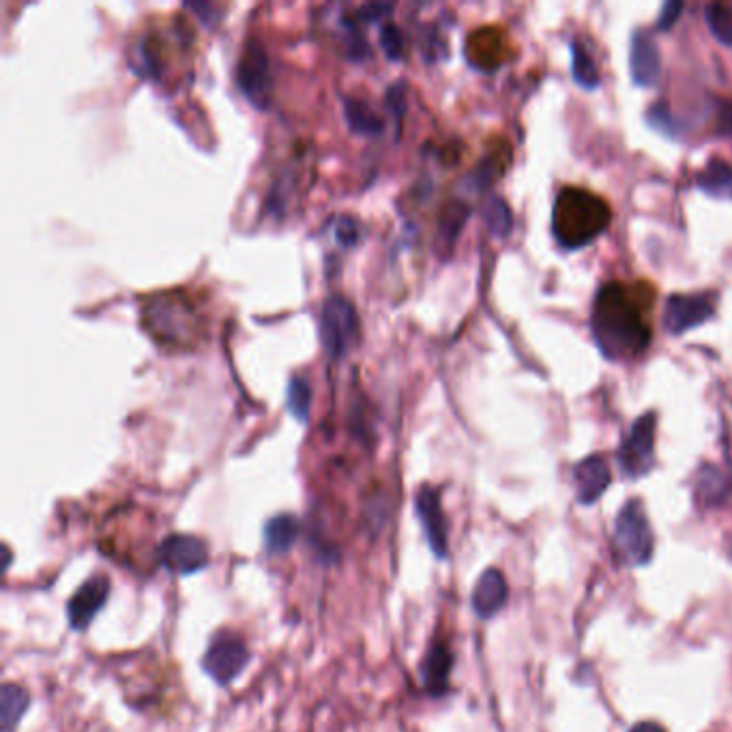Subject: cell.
Instances as JSON below:
<instances>
[{"instance_id": "cell-1", "label": "cell", "mask_w": 732, "mask_h": 732, "mask_svg": "<svg viewBox=\"0 0 732 732\" xmlns=\"http://www.w3.org/2000/svg\"><path fill=\"white\" fill-rule=\"evenodd\" d=\"M655 288L649 282H610L593 303V338L608 359H632L651 342V307Z\"/></svg>"}, {"instance_id": "cell-2", "label": "cell", "mask_w": 732, "mask_h": 732, "mask_svg": "<svg viewBox=\"0 0 732 732\" xmlns=\"http://www.w3.org/2000/svg\"><path fill=\"white\" fill-rule=\"evenodd\" d=\"M610 204L587 187H563L554 200L552 232L565 250L595 241L610 226Z\"/></svg>"}, {"instance_id": "cell-3", "label": "cell", "mask_w": 732, "mask_h": 732, "mask_svg": "<svg viewBox=\"0 0 732 732\" xmlns=\"http://www.w3.org/2000/svg\"><path fill=\"white\" fill-rule=\"evenodd\" d=\"M142 327L155 344L172 350L189 348L200 340V316L181 290L159 292L142 305Z\"/></svg>"}, {"instance_id": "cell-4", "label": "cell", "mask_w": 732, "mask_h": 732, "mask_svg": "<svg viewBox=\"0 0 732 732\" xmlns=\"http://www.w3.org/2000/svg\"><path fill=\"white\" fill-rule=\"evenodd\" d=\"M655 537L638 499L627 501L619 511L612 533V554L623 567H642L651 561Z\"/></svg>"}, {"instance_id": "cell-5", "label": "cell", "mask_w": 732, "mask_h": 732, "mask_svg": "<svg viewBox=\"0 0 732 732\" xmlns=\"http://www.w3.org/2000/svg\"><path fill=\"white\" fill-rule=\"evenodd\" d=\"M359 316L342 295H331L320 310V338L331 359H344L359 342Z\"/></svg>"}, {"instance_id": "cell-6", "label": "cell", "mask_w": 732, "mask_h": 732, "mask_svg": "<svg viewBox=\"0 0 732 732\" xmlns=\"http://www.w3.org/2000/svg\"><path fill=\"white\" fill-rule=\"evenodd\" d=\"M250 664V649L245 640L234 632H219L207 653L202 657V668L217 685H230Z\"/></svg>"}, {"instance_id": "cell-7", "label": "cell", "mask_w": 732, "mask_h": 732, "mask_svg": "<svg viewBox=\"0 0 732 732\" xmlns=\"http://www.w3.org/2000/svg\"><path fill=\"white\" fill-rule=\"evenodd\" d=\"M655 413H644L634 421L619 449V464L625 477L640 479L655 464Z\"/></svg>"}, {"instance_id": "cell-8", "label": "cell", "mask_w": 732, "mask_h": 732, "mask_svg": "<svg viewBox=\"0 0 732 732\" xmlns=\"http://www.w3.org/2000/svg\"><path fill=\"white\" fill-rule=\"evenodd\" d=\"M239 89L256 108H269L273 99V73L269 58L258 43H247L239 63Z\"/></svg>"}, {"instance_id": "cell-9", "label": "cell", "mask_w": 732, "mask_h": 732, "mask_svg": "<svg viewBox=\"0 0 732 732\" xmlns=\"http://www.w3.org/2000/svg\"><path fill=\"white\" fill-rule=\"evenodd\" d=\"M159 563L168 572L179 576H192L209 565V548L196 535L174 533L161 541L157 548Z\"/></svg>"}, {"instance_id": "cell-10", "label": "cell", "mask_w": 732, "mask_h": 732, "mask_svg": "<svg viewBox=\"0 0 732 732\" xmlns=\"http://www.w3.org/2000/svg\"><path fill=\"white\" fill-rule=\"evenodd\" d=\"M466 56L481 71H496L511 58V43L499 26H481L468 35Z\"/></svg>"}, {"instance_id": "cell-11", "label": "cell", "mask_w": 732, "mask_h": 732, "mask_svg": "<svg viewBox=\"0 0 732 732\" xmlns=\"http://www.w3.org/2000/svg\"><path fill=\"white\" fill-rule=\"evenodd\" d=\"M415 511L434 556L436 559H447V518L441 505V492L432 486H421L415 496Z\"/></svg>"}, {"instance_id": "cell-12", "label": "cell", "mask_w": 732, "mask_h": 732, "mask_svg": "<svg viewBox=\"0 0 732 732\" xmlns=\"http://www.w3.org/2000/svg\"><path fill=\"white\" fill-rule=\"evenodd\" d=\"M110 589L112 587L108 576H93L73 593L67 604V619L73 632H84L95 621L101 608L108 602Z\"/></svg>"}, {"instance_id": "cell-13", "label": "cell", "mask_w": 732, "mask_h": 732, "mask_svg": "<svg viewBox=\"0 0 732 732\" xmlns=\"http://www.w3.org/2000/svg\"><path fill=\"white\" fill-rule=\"evenodd\" d=\"M711 295H672L664 307V325L672 335L700 327L713 316Z\"/></svg>"}, {"instance_id": "cell-14", "label": "cell", "mask_w": 732, "mask_h": 732, "mask_svg": "<svg viewBox=\"0 0 732 732\" xmlns=\"http://www.w3.org/2000/svg\"><path fill=\"white\" fill-rule=\"evenodd\" d=\"M629 69H632V80L638 86H651L657 84L662 73V61H660V50H657V43L649 33L638 31L632 37V52H629Z\"/></svg>"}, {"instance_id": "cell-15", "label": "cell", "mask_w": 732, "mask_h": 732, "mask_svg": "<svg viewBox=\"0 0 732 732\" xmlns=\"http://www.w3.org/2000/svg\"><path fill=\"white\" fill-rule=\"evenodd\" d=\"M574 479H576L578 503L593 505L599 501V496L608 490L612 475L602 456H589L576 464Z\"/></svg>"}, {"instance_id": "cell-16", "label": "cell", "mask_w": 732, "mask_h": 732, "mask_svg": "<svg viewBox=\"0 0 732 732\" xmlns=\"http://www.w3.org/2000/svg\"><path fill=\"white\" fill-rule=\"evenodd\" d=\"M507 604V582L499 569H486L473 589V610L479 619H492Z\"/></svg>"}, {"instance_id": "cell-17", "label": "cell", "mask_w": 732, "mask_h": 732, "mask_svg": "<svg viewBox=\"0 0 732 732\" xmlns=\"http://www.w3.org/2000/svg\"><path fill=\"white\" fill-rule=\"evenodd\" d=\"M453 668V655L447 644L436 642L428 649L421 664V681L430 696L441 698L449 692V675Z\"/></svg>"}, {"instance_id": "cell-18", "label": "cell", "mask_w": 732, "mask_h": 732, "mask_svg": "<svg viewBox=\"0 0 732 732\" xmlns=\"http://www.w3.org/2000/svg\"><path fill=\"white\" fill-rule=\"evenodd\" d=\"M696 185L702 192L713 196L730 200L732 198V166H728L724 159L713 157L709 164L698 172Z\"/></svg>"}, {"instance_id": "cell-19", "label": "cell", "mask_w": 732, "mask_h": 732, "mask_svg": "<svg viewBox=\"0 0 732 732\" xmlns=\"http://www.w3.org/2000/svg\"><path fill=\"white\" fill-rule=\"evenodd\" d=\"M299 520L292 514H280L267 522L265 526V548L269 554L288 552L299 537Z\"/></svg>"}, {"instance_id": "cell-20", "label": "cell", "mask_w": 732, "mask_h": 732, "mask_svg": "<svg viewBox=\"0 0 732 732\" xmlns=\"http://www.w3.org/2000/svg\"><path fill=\"white\" fill-rule=\"evenodd\" d=\"M28 707H31V696H28L24 687L5 683L3 690H0V724H3V732H11L16 728Z\"/></svg>"}, {"instance_id": "cell-21", "label": "cell", "mask_w": 732, "mask_h": 732, "mask_svg": "<svg viewBox=\"0 0 732 732\" xmlns=\"http://www.w3.org/2000/svg\"><path fill=\"white\" fill-rule=\"evenodd\" d=\"M344 116H346L348 127L359 136L376 138L383 134V129H385L383 119H380L370 104H365V101H361V99H346Z\"/></svg>"}, {"instance_id": "cell-22", "label": "cell", "mask_w": 732, "mask_h": 732, "mask_svg": "<svg viewBox=\"0 0 732 732\" xmlns=\"http://www.w3.org/2000/svg\"><path fill=\"white\" fill-rule=\"evenodd\" d=\"M728 496V479L715 466H702L698 473V499L707 505L722 503Z\"/></svg>"}, {"instance_id": "cell-23", "label": "cell", "mask_w": 732, "mask_h": 732, "mask_svg": "<svg viewBox=\"0 0 732 732\" xmlns=\"http://www.w3.org/2000/svg\"><path fill=\"white\" fill-rule=\"evenodd\" d=\"M572 73L582 89H597L599 86V71L595 61L580 41H572Z\"/></svg>"}, {"instance_id": "cell-24", "label": "cell", "mask_w": 732, "mask_h": 732, "mask_svg": "<svg viewBox=\"0 0 732 732\" xmlns=\"http://www.w3.org/2000/svg\"><path fill=\"white\" fill-rule=\"evenodd\" d=\"M468 219V207L464 202H451L441 215V226H438V239L445 245H453L458 239L460 230L464 228Z\"/></svg>"}, {"instance_id": "cell-25", "label": "cell", "mask_w": 732, "mask_h": 732, "mask_svg": "<svg viewBox=\"0 0 732 732\" xmlns=\"http://www.w3.org/2000/svg\"><path fill=\"white\" fill-rule=\"evenodd\" d=\"M288 411L290 415L299 419V421H307L310 417V408H312V387L307 383L305 378L297 376L292 378L288 383Z\"/></svg>"}, {"instance_id": "cell-26", "label": "cell", "mask_w": 732, "mask_h": 732, "mask_svg": "<svg viewBox=\"0 0 732 732\" xmlns=\"http://www.w3.org/2000/svg\"><path fill=\"white\" fill-rule=\"evenodd\" d=\"M483 217H486L488 230L494 234V237H507L511 232V224H514V217H511V209L509 204L503 198H490L486 204V211H483Z\"/></svg>"}, {"instance_id": "cell-27", "label": "cell", "mask_w": 732, "mask_h": 732, "mask_svg": "<svg viewBox=\"0 0 732 732\" xmlns=\"http://www.w3.org/2000/svg\"><path fill=\"white\" fill-rule=\"evenodd\" d=\"M705 20L717 41L724 43V46H732V9L730 7L720 5V3L707 5Z\"/></svg>"}, {"instance_id": "cell-28", "label": "cell", "mask_w": 732, "mask_h": 732, "mask_svg": "<svg viewBox=\"0 0 732 732\" xmlns=\"http://www.w3.org/2000/svg\"><path fill=\"white\" fill-rule=\"evenodd\" d=\"M380 46H383L387 58H391V61H400L404 56V35L400 28L395 24H385L380 28Z\"/></svg>"}, {"instance_id": "cell-29", "label": "cell", "mask_w": 732, "mask_h": 732, "mask_svg": "<svg viewBox=\"0 0 732 732\" xmlns=\"http://www.w3.org/2000/svg\"><path fill=\"white\" fill-rule=\"evenodd\" d=\"M647 119H649V125L655 127L657 131H662V134L675 136L679 131V123L675 121V116L670 114V108L666 104H662V101L647 112Z\"/></svg>"}, {"instance_id": "cell-30", "label": "cell", "mask_w": 732, "mask_h": 732, "mask_svg": "<svg viewBox=\"0 0 732 732\" xmlns=\"http://www.w3.org/2000/svg\"><path fill=\"white\" fill-rule=\"evenodd\" d=\"M335 241L342 247H355L361 241V226L355 217H340L335 224Z\"/></svg>"}, {"instance_id": "cell-31", "label": "cell", "mask_w": 732, "mask_h": 732, "mask_svg": "<svg viewBox=\"0 0 732 732\" xmlns=\"http://www.w3.org/2000/svg\"><path fill=\"white\" fill-rule=\"evenodd\" d=\"M391 11H393V7H391V5H387V3H368V5H363V7L357 11V16H359V20L372 22V20L385 18L387 13H391Z\"/></svg>"}, {"instance_id": "cell-32", "label": "cell", "mask_w": 732, "mask_h": 732, "mask_svg": "<svg viewBox=\"0 0 732 732\" xmlns=\"http://www.w3.org/2000/svg\"><path fill=\"white\" fill-rule=\"evenodd\" d=\"M681 11H683V3H679V0H672V3H666L664 9H662V13H660V22H657V24H660V28H664V31H668V28L679 20Z\"/></svg>"}, {"instance_id": "cell-33", "label": "cell", "mask_w": 732, "mask_h": 732, "mask_svg": "<svg viewBox=\"0 0 732 732\" xmlns=\"http://www.w3.org/2000/svg\"><path fill=\"white\" fill-rule=\"evenodd\" d=\"M629 732H666V728L655 722H640V724L632 726V730Z\"/></svg>"}, {"instance_id": "cell-34", "label": "cell", "mask_w": 732, "mask_h": 732, "mask_svg": "<svg viewBox=\"0 0 732 732\" xmlns=\"http://www.w3.org/2000/svg\"><path fill=\"white\" fill-rule=\"evenodd\" d=\"M3 552H5V569H7V567L11 565V552H9V548H7V546L3 548Z\"/></svg>"}]
</instances>
